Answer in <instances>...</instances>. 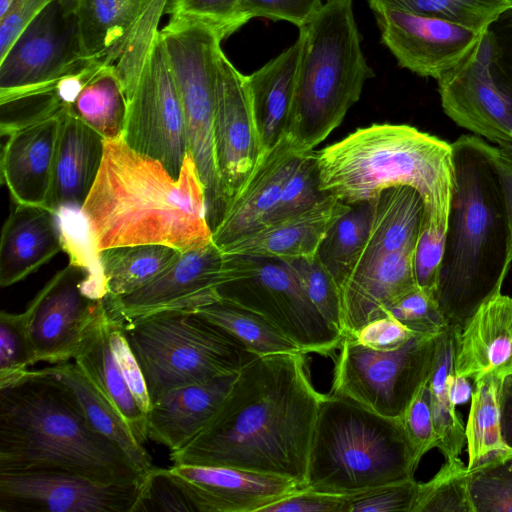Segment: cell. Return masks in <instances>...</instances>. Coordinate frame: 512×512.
<instances>
[{
    "mask_svg": "<svg viewBox=\"0 0 512 512\" xmlns=\"http://www.w3.org/2000/svg\"><path fill=\"white\" fill-rule=\"evenodd\" d=\"M303 352L258 356L237 374L224 401L173 465L224 466L291 478L305 488L323 394Z\"/></svg>",
    "mask_w": 512,
    "mask_h": 512,
    "instance_id": "6da1fadb",
    "label": "cell"
},
{
    "mask_svg": "<svg viewBox=\"0 0 512 512\" xmlns=\"http://www.w3.org/2000/svg\"><path fill=\"white\" fill-rule=\"evenodd\" d=\"M93 252L162 244L180 252L212 242L204 185L188 151L178 178L123 138L105 139L102 163L81 209Z\"/></svg>",
    "mask_w": 512,
    "mask_h": 512,
    "instance_id": "7a4b0ae2",
    "label": "cell"
},
{
    "mask_svg": "<svg viewBox=\"0 0 512 512\" xmlns=\"http://www.w3.org/2000/svg\"><path fill=\"white\" fill-rule=\"evenodd\" d=\"M451 146L454 185L435 296L448 327L461 332L501 293L512 264V226L493 144L471 134Z\"/></svg>",
    "mask_w": 512,
    "mask_h": 512,
    "instance_id": "3957f363",
    "label": "cell"
},
{
    "mask_svg": "<svg viewBox=\"0 0 512 512\" xmlns=\"http://www.w3.org/2000/svg\"><path fill=\"white\" fill-rule=\"evenodd\" d=\"M60 471L133 483L143 474L92 428L70 392L43 369L0 388V472Z\"/></svg>",
    "mask_w": 512,
    "mask_h": 512,
    "instance_id": "277c9868",
    "label": "cell"
},
{
    "mask_svg": "<svg viewBox=\"0 0 512 512\" xmlns=\"http://www.w3.org/2000/svg\"><path fill=\"white\" fill-rule=\"evenodd\" d=\"M315 156L323 194L354 205L410 186L423 199V224L445 234L454 185L451 143L407 124L374 123Z\"/></svg>",
    "mask_w": 512,
    "mask_h": 512,
    "instance_id": "5b68a950",
    "label": "cell"
},
{
    "mask_svg": "<svg viewBox=\"0 0 512 512\" xmlns=\"http://www.w3.org/2000/svg\"><path fill=\"white\" fill-rule=\"evenodd\" d=\"M299 36L302 47L286 136L305 153L341 125L374 72L361 48L352 0H326L299 28Z\"/></svg>",
    "mask_w": 512,
    "mask_h": 512,
    "instance_id": "8992f818",
    "label": "cell"
},
{
    "mask_svg": "<svg viewBox=\"0 0 512 512\" xmlns=\"http://www.w3.org/2000/svg\"><path fill=\"white\" fill-rule=\"evenodd\" d=\"M420 460L402 419L325 395L313 432L305 488L348 496L413 479Z\"/></svg>",
    "mask_w": 512,
    "mask_h": 512,
    "instance_id": "52a82bcc",
    "label": "cell"
},
{
    "mask_svg": "<svg viewBox=\"0 0 512 512\" xmlns=\"http://www.w3.org/2000/svg\"><path fill=\"white\" fill-rule=\"evenodd\" d=\"M151 404L192 384L238 374L254 360L224 329L194 310H165L124 322Z\"/></svg>",
    "mask_w": 512,
    "mask_h": 512,
    "instance_id": "ba28073f",
    "label": "cell"
},
{
    "mask_svg": "<svg viewBox=\"0 0 512 512\" xmlns=\"http://www.w3.org/2000/svg\"><path fill=\"white\" fill-rule=\"evenodd\" d=\"M160 36L180 94L188 151L204 185L213 232L226 209L213 145L218 66L225 38L205 22L178 16L170 17Z\"/></svg>",
    "mask_w": 512,
    "mask_h": 512,
    "instance_id": "9c48e42d",
    "label": "cell"
},
{
    "mask_svg": "<svg viewBox=\"0 0 512 512\" xmlns=\"http://www.w3.org/2000/svg\"><path fill=\"white\" fill-rule=\"evenodd\" d=\"M437 336L414 334L392 350L372 349L344 337L331 394L381 416L402 419L430 376Z\"/></svg>",
    "mask_w": 512,
    "mask_h": 512,
    "instance_id": "30bf717a",
    "label": "cell"
},
{
    "mask_svg": "<svg viewBox=\"0 0 512 512\" xmlns=\"http://www.w3.org/2000/svg\"><path fill=\"white\" fill-rule=\"evenodd\" d=\"M217 290L219 299L262 315L306 354L329 355L345 337L312 304L287 261L254 258L248 275Z\"/></svg>",
    "mask_w": 512,
    "mask_h": 512,
    "instance_id": "8fae6325",
    "label": "cell"
},
{
    "mask_svg": "<svg viewBox=\"0 0 512 512\" xmlns=\"http://www.w3.org/2000/svg\"><path fill=\"white\" fill-rule=\"evenodd\" d=\"M77 8L78 0H55L20 33L0 59V103L49 88L92 60L82 50Z\"/></svg>",
    "mask_w": 512,
    "mask_h": 512,
    "instance_id": "7c38bea8",
    "label": "cell"
},
{
    "mask_svg": "<svg viewBox=\"0 0 512 512\" xmlns=\"http://www.w3.org/2000/svg\"><path fill=\"white\" fill-rule=\"evenodd\" d=\"M126 97L123 140L135 151L161 162L178 178L188 152L185 119L160 30Z\"/></svg>",
    "mask_w": 512,
    "mask_h": 512,
    "instance_id": "4fadbf2b",
    "label": "cell"
},
{
    "mask_svg": "<svg viewBox=\"0 0 512 512\" xmlns=\"http://www.w3.org/2000/svg\"><path fill=\"white\" fill-rule=\"evenodd\" d=\"M252 257L224 254L213 241L180 252L157 276L122 296L104 297L108 314L123 322L165 310H195L219 299L218 287L250 273Z\"/></svg>",
    "mask_w": 512,
    "mask_h": 512,
    "instance_id": "5bb4252c",
    "label": "cell"
},
{
    "mask_svg": "<svg viewBox=\"0 0 512 512\" xmlns=\"http://www.w3.org/2000/svg\"><path fill=\"white\" fill-rule=\"evenodd\" d=\"M141 480L116 483L60 471L0 472V512H132Z\"/></svg>",
    "mask_w": 512,
    "mask_h": 512,
    "instance_id": "9a60e30c",
    "label": "cell"
},
{
    "mask_svg": "<svg viewBox=\"0 0 512 512\" xmlns=\"http://www.w3.org/2000/svg\"><path fill=\"white\" fill-rule=\"evenodd\" d=\"M89 270L80 263L58 271L27 306L30 338L37 362L59 364L74 359L86 326L101 312L103 299L83 290Z\"/></svg>",
    "mask_w": 512,
    "mask_h": 512,
    "instance_id": "2e32d148",
    "label": "cell"
},
{
    "mask_svg": "<svg viewBox=\"0 0 512 512\" xmlns=\"http://www.w3.org/2000/svg\"><path fill=\"white\" fill-rule=\"evenodd\" d=\"M437 82L442 109L456 125L495 146L512 149V105L492 76L486 32Z\"/></svg>",
    "mask_w": 512,
    "mask_h": 512,
    "instance_id": "e0dca14e",
    "label": "cell"
},
{
    "mask_svg": "<svg viewBox=\"0 0 512 512\" xmlns=\"http://www.w3.org/2000/svg\"><path fill=\"white\" fill-rule=\"evenodd\" d=\"M213 145L227 208L262 159L263 151L246 75L223 52L215 93Z\"/></svg>",
    "mask_w": 512,
    "mask_h": 512,
    "instance_id": "ac0fdd59",
    "label": "cell"
},
{
    "mask_svg": "<svg viewBox=\"0 0 512 512\" xmlns=\"http://www.w3.org/2000/svg\"><path fill=\"white\" fill-rule=\"evenodd\" d=\"M382 43L402 68L438 80L458 65L485 33L398 9L373 11Z\"/></svg>",
    "mask_w": 512,
    "mask_h": 512,
    "instance_id": "d6986e66",
    "label": "cell"
},
{
    "mask_svg": "<svg viewBox=\"0 0 512 512\" xmlns=\"http://www.w3.org/2000/svg\"><path fill=\"white\" fill-rule=\"evenodd\" d=\"M197 512H262L303 487L295 480L224 466L173 465Z\"/></svg>",
    "mask_w": 512,
    "mask_h": 512,
    "instance_id": "ffe728a7",
    "label": "cell"
},
{
    "mask_svg": "<svg viewBox=\"0 0 512 512\" xmlns=\"http://www.w3.org/2000/svg\"><path fill=\"white\" fill-rule=\"evenodd\" d=\"M65 111L32 121L7 135L1 174L15 203L48 207Z\"/></svg>",
    "mask_w": 512,
    "mask_h": 512,
    "instance_id": "44dd1931",
    "label": "cell"
},
{
    "mask_svg": "<svg viewBox=\"0 0 512 512\" xmlns=\"http://www.w3.org/2000/svg\"><path fill=\"white\" fill-rule=\"evenodd\" d=\"M350 207L325 194L310 208L266 222L220 250L228 255L282 261L313 257L329 229Z\"/></svg>",
    "mask_w": 512,
    "mask_h": 512,
    "instance_id": "7402d4cb",
    "label": "cell"
},
{
    "mask_svg": "<svg viewBox=\"0 0 512 512\" xmlns=\"http://www.w3.org/2000/svg\"><path fill=\"white\" fill-rule=\"evenodd\" d=\"M303 154L285 135L262 157L212 232V241L219 249L266 221Z\"/></svg>",
    "mask_w": 512,
    "mask_h": 512,
    "instance_id": "603a6c76",
    "label": "cell"
},
{
    "mask_svg": "<svg viewBox=\"0 0 512 512\" xmlns=\"http://www.w3.org/2000/svg\"><path fill=\"white\" fill-rule=\"evenodd\" d=\"M413 256L408 251L388 253L349 273L340 285L345 336L385 315L394 302L418 287Z\"/></svg>",
    "mask_w": 512,
    "mask_h": 512,
    "instance_id": "cb8c5ba5",
    "label": "cell"
},
{
    "mask_svg": "<svg viewBox=\"0 0 512 512\" xmlns=\"http://www.w3.org/2000/svg\"><path fill=\"white\" fill-rule=\"evenodd\" d=\"M454 374L473 380L512 375V297L499 293L484 302L457 334Z\"/></svg>",
    "mask_w": 512,
    "mask_h": 512,
    "instance_id": "d4e9b609",
    "label": "cell"
},
{
    "mask_svg": "<svg viewBox=\"0 0 512 512\" xmlns=\"http://www.w3.org/2000/svg\"><path fill=\"white\" fill-rule=\"evenodd\" d=\"M62 250L58 213L48 207L14 202L1 233V287L23 280Z\"/></svg>",
    "mask_w": 512,
    "mask_h": 512,
    "instance_id": "484cf974",
    "label": "cell"
},
{
    "mask_svg": "<svg viewBox=\"0 0 512 512\" xmlns=\"http://www.w3.org/2000/svg\"><path fill=\"white\" fill-rule=\"evenodd\" d=\"M237 374L172 390L154 402L147 413V435L170 452L190 443L214 416Z\"/></svg>",
    "mask_w": 512,
    "mask_h": 512,
    "instance_id": "4316f807",
    "label": "cell"
},
{
    "mask_svg": "<svg viewBox=\"0 0 512 512\" xmlns=\"http://www.w3.org/2000/svg\"><path fill=\"white\" fill-rule=\"evenodd\" d=\"M104 140L65 111L55 153L50 209L81 211L102 163Z\"/></svg>",
    "mask_w": 512,
    "mask_h": 512,
    "instance_id": "83f0119b",
    "label": "cell"
},
{
    "mask_svg": "<svg viewBox=\"0 0 512 512\" xmlns=\"http://www.w3.org/2000/svg\"><path fill=\"white\" fill-rule=\"evenodd\" d=\"M302 40L246 76L263 156L285 135L291 113Z\"/></svg>",
    "mask_w": 512,
    "mask_h": 512,
    "instance_id": "f1b7e54d",
    "label": "cell"
},
{
    "mask_svg": "<svg viewBox=\"0 0 512 512\" xmlns=\"http://www.w3.org/2000/svg\"><path fill=\"white\" fill-rule=\"evenodd\" d=\"M74 362L124 419L137 441L148 439L147 415L135 401L110 347L105 304L86 326Z\"/></svg>",
    "mask_w": 512,
    "mask_h": 512,
    "instance_id": "f546056e",
    "label": "cell"
},
{
    "mask_svg": "<svg viewBox=\"0 0 512 512\" xmlns=\"http://www.w3.org/2000/svg\"><path fill=\"white\" fill-rule=\"evenodd\" d=\"M372 204L369 235L354 268L388 253L414 252L425 220L423 199L410 186L384 189Z\"/></svg>",
    "mask_w": 512,
    "mask_h": 512,
    "instance_id": "4dcf8cb0",
    "label": "cell"
},
{
    "mask_svg": "<svg viewBox=\"0 0 512 512\" xmlns=\"http://www.w3.org/2000/svg\"><path fill=\"white\" fill-rule=\"evenodd\" d=\"M72 395L89 425L115 443L135 465L145 473L152 467V459L144 445L139 443L128 425L84 375L75 362L44 367Z\"/></svg>",
    "mask_w": 512,
    "mask_h": 512,
    "instance_id": "1f68e13d",
    "label": "cell"
},
{
    "mask_svg": "<svg viewBox=\"0 0 512 512\" xmlns=\"http://www.w3.org/2000/svg\"><path fill=\"white\" fill-rule=\"evenodd\" d=\"M154 0H78V26L86 58L111 61Z\"/></svg>",
    "mask_w": 512,
    "mask_h": 512,
    "instance_id": "d6a6232c",
    "label": "cell"
},
{
    "mask_svg": "<svg viewBox=\"0 0 512 512\" xmlns=\"http://www.w3.org/2000/svg\"><path fill=\"white\" fill-rule=\"evenodd\" d=\"M458 333L448 327L436 337L434 363L426 382L437 435V448L445 460L459 457L466 443L464 424L449 391L450 378L454 373Z\"/></svg>",
    "mask_w": 512,
    "mask_h": 512,
    "instance_id": "836d02e7",
    "label": "cell"
},
{
    "mask_svg": "<svg viewBox=\"0 0 512 512\" xmlns=\"http://www.w3.org/2000/svg\"><path fill=\"white\" fill-rule=\"evenodd\" d=\"M66 111L104 139L121 138L127 114V97L112 64H104L83 86Z\"/></svg>",
    "mask_w": 512,
    "mask_h": 512,
    "instance_id": "e575fe53",
    "label": "cell"
},
{
    "mask_svg": "<svg viewBox=\"0 0 512 512\" xmlns=\"http://www.w3.org/2000/svg\"><path fill=\"white\" fill-rule=\"evenodd\" d=\"M179 253L162 244L118 246L98 252L106 296H122L139 289L163 271Z\"/></svg>",
    "mask_w": 512,
    "mask_h": 512,
    "instance_id": "d590c367",
    "label": "cell"
},
{
    "mask_svg": "<svg viewBox=\"0 0 512 512\" xmlns=\"http://www.w3.org/2000/svg\"><path fill=\"white\" fill-rule=\"evenodd\" d=\"M465 427L468 451V470H472L495 457L512 453L501 434L500 388L502 379L486 374L476 380Z\"/></svg>",
    "mask_w": 512,
    "mask_h": 512,
    "instance_id": "8d00e7d4",
    "label": "cell"
},
{
    "mask_svg": "<svg viewBox=\"0 0 512 512\" xmlns=\"http://www.w3.org/2000/svg\"><path fill=\"white\" fill-rule=\"evenodd\" d=\"M194 311L224 329L256 356L303 352L265 317L233 302L218 299Z\"/></svg>",
    "mask_w": 512,
    "mask_h": 512,
    "instance_id": "74e56055",
    "label": "cell"
},
{
    "mask_svg": "<svg viewBox=\"0 0 512 512\" xmlns=\"http://www.w3.org/2000/svg\"><path fill=\"white\" fill-rule=\"evenodd\" d=\"M372 212V200L351 205L332 225L318 248V259L339 286L354 268L366 244Z\"/></svg>",
    "mask_w": 512,
    "mask_h": 512,
    "instance_id": "f35d334b",
    "label": "cell"
},
{
    "mask_svg": "<svg viewBox=\"0 0 512 512\" xmlns=\"http://www.w3.org/2000/svg\"><path fill=\"white\" fill-rule=\"evenodd\" d=\"M372 11L390 8L444 19L485 33L512 0H367Z\"/></svg>",
    "mask_w": 512,
    "mask_h": 512,
    "instance_id": "ab89813d",
    "label": "cell"
},
{
    "mask_svg": "<svg viewBox=\"0 0 512 512\" xmlns=\"http://www.w3.org/2000/svg\"><path fill=\"white\" fill-rule=\"evenodd\" d=\"M468 476L459 457L446 459L429 481L418 484L412 512H473Z\"/></svg>",
    "mask_w": 512,
    "mask_h": 512,
    "instance_id": "60d3db41",
    "label": "cell"
},
{
    "mask_svg": "<svg viewBox=\"0 0 512 512\" xmlns=\"http://www.w3.org/2000/svg\"><path fill=\"white\" fill-rule=\"evenodd\" d=\"M31 311L0 312V388L20 379L36 363L30 338Z\"/></svg>",
    "mask_w": 512,
    "mask_h": 512,
    "instance_id": "b9f144b4",
    "label": "cell"
},
{
    "mask_svg": "<svg viewBox=\"0 0 512 512\" xmlns=\"http://www.w3.org/2000/svg\"><path fill=\"white\" fill-rule=\"evenodd\" d=\"M468 491L473 512H512V465L495 457L469 470Z\"/></svg>",
    "mask_w": 512,
    "mask_h": 512,
    "instance_id": "7bdbcfd3",
    "label": "cell"
},
{
    "mask_svg": "<svg viewBox=\"0 0 512 512\" xmlns=\"http://www.w3.org/2000/svg\"><path fill=\"white\" fill-rule=\"evenodd\" d=\"M287 262L297 274L312 304L344 334L340 286L317 255Z\"/></svg>",
    "mask_w": 512,
    "mask_h": 512,
    "instance_id": "ee69618b",
    "label": "cell"
},
{
    "mask_svg": "<svg viewBox=\"0 0 512 512\" xmlns=\"http://www.w3.org/2000/svg\"><path fill=\"white\" fill-rule=\"evenodd\" d=\"M324 195L319 189L315 150L306 152L287 180L275 207L264 223L306 210Z\"/></svg>",
    "mask_w": 512,
    "mask_h": 512,
    "instance_id": "f6af8a7d",
    "label": "cell"
},
{
    "mask_svg": "<svg viewBox=\"0 0 512 512\" xmlns=\"http://www.w3.org/2000/svg\"><path fill=\"white\" fill-rule=\"evenodd\" d=\"M197 512L170 468L151 467L142 477L132 512Z\"/></svg>",
    "mask_w": 512,
    "mask_h": 512,
    "instance_id": "bcb514c9",
    "label": "cell"
},
{
    "mask_svg": "<svg viewBox=\"0 0 512 512\" xmlns=\"http://www.w3.org/2000/svg\"><path fill=\"white\" fill-rule=\"evenodd\" d=\"M410 331L437 336L448 328L434 293L417 287L394 302L386 311Z\"/></svg>",
    "mask_w": 512,
    "mask_h": 512,
    "instance_id": "7dc6e473",
    "label": "cell"
},
{
    "mask_svg": "<svg viewBox=\"0 0 512 512\" xmlns=\"http://www.w3.org/2000/svg\"><path fill=\"white\" fill-rule=\"evenodd\" d=\"M418 484L413 478L345 496V512H412Z\"/></svg>",
    "mask_w": 512,
    "mask_h": 512,
    "instance_id": "c3c4849f",
    "label": "cell"
},
{
    "mask_svg": "<svg viewBox=\"0 0 512 512\" xmlns=\"http://www.w3.org/2000/svg\"><path fill=\"white\" fill-rule=\"evenodd\" d=\"M238 8L239 0H170L166 12L205 22L227 38L245 24Z\"/></svg>",
    "mask_w": 512,
    "mask_h": 512,
    "instance_id": "681fc988",
    "label": "cell"
},
{
    "mask_svg": "<svg viewBox=\"0 0 512 512\" xmlns=\"http://www.w3.org/2000/svg\"><path fill=\"white\" fill-rule=\"evenodd\" d=\"M107 330L110 347L123 378L138 406L147 415L151 399L143 372L127 339L124 322L111 317L107 312Z\"/></svg>",
    "mask_w": 512,
    "mask_h": 512,
    "instance_id": "f907efd6",
    "label": "cell"
},
{
    "mask_svg": "<svg viewBox=\"0 0 512 512\" xmlns=\"http://www.w3.org/2000/svg\"><path fill=\"white\" fill-rule=\"evenodd\" d=\"M486 36L492 76L512 105V7L489 26Z\"/></svg>",
    "mask_w": 512,
    "mask_h": 512,
    "instance_id": "816d5d0a",
    "label": "cell"
},
{
    "mask_svg": "<svg viewBox=\"0 0 512 512\" xmlns=\"http://www.w3.org/2000/svg\"><path fill=\"white\" fill-rule=\"evenodd\" d=\"M445 234L423 224L413 256L418 287L436 294Z\"/></svg>",
    "mask_w": 512,
    "mask_h": 512,
    "instance_id": "f5cc1de1",
    "label": "cell"
},
{
    "mask_svg": "<svg viewBox=\"0 0 512 512\" xmlns=\"http://www.w3.org/2000/svg\"><path fill=\"white\" fill-rule=\"evenodd\" d=\"M402 422L420 459L429 450L437 448V435L426 383L409 404Z\"/></svg>",
    "mask_w": 512,
    "mask_h": 512,
    "instance_id": "db71d44e",
    "label": "cell"
},
{
    "mask_svg": "<svg viewBox=\"0 0 512 512\" xmlns=\"http://www.w3.org/2000/svg\"><path fill=\"white\" fill-rule=\"evenodd\" d=\"M414 334L392 315L385 314L345 337L372 349L392 350L402 346Z\"/></svg>",
    "mask_w": 512,
    "mask_h": 512,
    "instance_id": "11a10c76",
    "label": "cell"
},
{
    "mask_svg": "<svg viewBox=\"0 0 512 512\" xmlns=\"http://www.w3.org/2000/svg\"><path fill=\"white\" fill-rule=\"evenodd\" d=\"M345 505V496L303 488L265 507L262 512H345Z\"/></svg>",
    "mask_w": 512,
    "mask_h": 512,
    "instance_id": "9f6ffc18",
    "label": "cell"
},
{
    "mask_svg": "<svg viewBox=\"0 0 512 512\" xmlns=\"http://www.w3.org/2000/svg\"><path fill=\"white\" fill-rule=\"evenodd\" d=\"M55 0H14L0 18V59L5 56L25 27Z\"/></svg>",
    "mask_w": 512,
    "mask_h": 512,
    "instance_id": "6f0895ef",
    "label": "cell"
},
{
    "mask_svg": "<svg viewBox=\"0 0 512 512\" xmlns=\"http://www.w3.org/2000/svg\"><path fill=\"white\" fill-rule=\"evenodd\" d=\"M324 3L323 0H258L254 18L284 20L300 28L314 17Z\"/></svg>",
    "mask_w": 512,
    "mask_h": 512,
    "instance_id": "680465c9",
    "label": "cell"
},
{
    "mask_svg": "<svg viewBox=\"0 0 512 512\" xmlns=\"http://www.w3.org/2000/svg\"><path fill=\"white\" fill-rule=\"evenodd\" d=\"M495 165L503 187L510 223L512 226V149L493 145Z\"/></svg>",
    "mask_w": 512,
    "mask_h": 512,
    "instance_id": "91938a15",
    "label": "cell"
},
{
    "mask_svg": "<svg viewBox=\"0 0 512 512\" xmlns=\"http://www.w3.org/2000/svg\"><path fill=\"white\" fill-rule=\"evenodd\" d=\"M499 404L502 438L506 446L512 450V375L503 380Z\"/></svg>",
    "mask_w": 512,
    "mask_h": 512,
    "instance_id": "94428289",
    "label": "cell"
},
{
    "mask_svg": "<svg viewBox=\"0 0 512 512\" xmlns=\"http://www.w3.org/2000/svg\"><path fill=\"white\" fill-rule=\"evenodd\" d=\"M468 379L454 373L450 378V397L455 406L467 402L472 397V387Z\"/></svg>",
    "mask_w": 512,
    "mask_h": 512,
    "instance_id": "6125c7cd",
    "label": "cell"
},
{
    "mask_svg": "<svg viewBox=\"0 0 512 512\" xmlns=\"http://www.w3.org/2000/svg\"><path fill=\"white\" fill-rule=\"evenodd\" d=\"M257 1L258 0H239V14L245 23L254 18Z\"/></svg>",
    "mask_w": 512,
    "mask_h": 512,
    "instance_id": "be15d7a7",
    "label": "cell"
},
{
    "mask_svg": "<svg viewBox=\"0 0 512 512\" xmlns=\"http://www.w3.org/2000/svg\"><path fill=\"white\" fill-rule=\"evenodd\" d=\"M14 0H0V18H2L10 9Z\"/></svg>",
    "mask_w": 512,
    "mask_h": 512,
    "instance_id": "e7e4bbea",
    "label": "cell"
},
{
    "mask_svg": "<svg viewBox=\"0 0 512 512\" xmlns=\"http://www.w3.org/2000/svg\"><path fill=\"white\" fill-rule=\"evenodd\" d=\"M506 460L512 465V453L506 456Z\"/></svg>",
    "mask_w": 512,
    "mask_h": 512,
    "instance_id": "03108f58",
    "label": "cell"
}]
</instances>
